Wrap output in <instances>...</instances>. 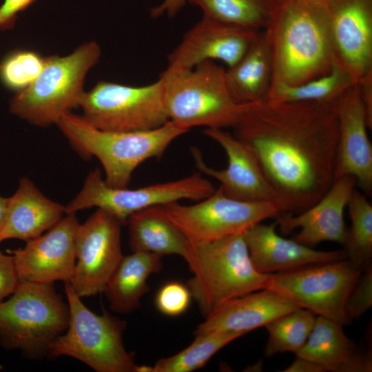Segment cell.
I'll return each mask as SVG.
<instances>
[{
  "label": "cell",
  "mask_w": 372,
  "mask_h": 372,
  "mask_svg": "<svg viewBox=\"0 0 372 372\" xmlns=\"http://www.w3.org/2000/svg\"><path fill=\"white\" fill-rule=\"evenodd\" d=\"M338 100L265 98L245 103L233 127L234 136L254 154L289 212L300 213L314 205L334 181Z\"/></svg>",
  "instance_id": "1"
},
{
  "label": "cell",
  "mask_w": 372,
  "mask_h": 372,
  "mask_svg": "<svg viewBox=\"0 0 372 372\" xmlns=\"http://www.w3.org/2000/svg\"><path fill=\"white\" fill-rule=\"evenodd\" d=\"M272 87L296 85L327 74L334 61L325 3L280 0L267 27Z\"/></svg>",
  "instance_id": "2"
},
{
  "label": "cell",
  "mask_w": 372,
  "mask_h": 372,
  "mask_svg": "<svg viewBox=\"0 0 372 372\" xmlns=\"http://www.w3.org/2000/svg\"><path fill=\"white\" fill-rule=\"evenodd\" d=\"M183 258L193 273L187 287L205 318L229 300L267 288L269 274L254 267L243 234L188 240Z\"/></svg>",
  "instance_id": "3"
},
{
  "label": "cell",
  "mask_w": 372,
  "mask_h": 372,
  "mask_svg": "<svg viewBox=\"0 0 372 372\" xmlns=\"http://www.w3.org/2000/svg\"><path fill=\"white\" fill-rule=\"evenodd\" d=\"M56 125L81 156L99 160L105 183L114 187H127L138 166L161 158L174 140L188 132L171 121L149 131H105L71 112L63 115Z\"/></svg>",
  "instance_id": "4"
},
{
  "label": "cell",
  "mask_w": 372,
  "mask_h": 372,
  "mask_svg": "<svg viewBox=\"0 0 372 372\" xmlns=\"http://www.w3.org/2000/svg\"><path fill=\"white\" fill-rule=\"evenodd\" d=\"M68 304L54 283L19 282L0 303V344L30 358L48 357L52 343L67 329Z\"/></svg>",
  "instance_id": "5"
},
{
  "label": "cell",
  "mask_w": 372,
  "mask_h": 372,
  "mask_svg": "<svg viewBox=\"0 0 372 372\" xmlns=\"http://www.w3.org/2000/svg\"><path fill=\"white\" fill-rule=\"evenodd\" d=\"M169 120L189 131L191 127L223 129L238 122L245 103L231 96L225 70L213 61H205L193 69H167L159 77Z\"/></svg>",
  "instance_id": "6"
},
{
  "label": "cell",
  "mask_w": 372,
  "mask_h": 372,
  "mask_svg": "<svg viewBox=\"0 0 372 372\" xmlns=\"http://www.w3.org/2000/svg\"><path fill=\"white\" fill-rule=\"evenodd\" d=\"M100 54L99 45L90 41L68 56L45 57L34 81L10 100V112L35 125L56 124L63 115L80 106L85 77Z\"/></svg>",
  "instance_id": "7"
},
{
  "label": "cell",
  "mask_w": 372,
  "mask_h": 372,
  "mask_svg": "<svg viewBox=\"0 0 372 372\" xmlns=\"http://www.w3.org/2000/svg\"><path fill=\"white\" fill-rule=\"evenodd\" d=\"M65 293L70 310L65 331L51 344L48 358L65 355L74 358L97 372H134V353L123 342L125 320L104 311H90L65 282Z\"/></svg>",
  "instance_id": "8"
},
{
  "label": "cell",
  "mask_w": 372,
  "mask_h": 372,
  "mask_svg": "<svg viewBox=\"0 0 372 372\" xmlns=\"http://www.w3.org/2000/svg\"><path fill=\"white\" fill-rule=\"evenodd\" d=\"M200 201L192 205L172 202L153 208L193 241L243 234L266 219L289 211L282 202L238 200L226 196L219 187Z\"/></svg>",
  "instance_id": "9"
},
{
  "label": "cell",
  "mask_w": 372,
  "mask_h": 372,
  "mask_svg": "<svg viewBox=\"0 0 372 372\" xmlns=\"http://www.w3.org/2000/svg\"><path fill=\"white\" fill-rule=\"evenodd\" d=\"M361 273L345 258L270 273L267 288L316 316L344 326L351 322L346 303Z\"/></svg>",
  "instance_id": "10"
},
{
  "label": "cell",
  "mask_w": 372,
  "mask_h": 372,
  "mask_svg": "<svg viewBox=\"0 0 372 372\" xmlns=\"http://www.w3.org/2000/svg\"><path fill=\"white\" fill-rule=\"evenodd\" d=\"M215 190L213 184L200 173L138 189L114 187L105 183L101 171L96 168L87 174L81 191L65 206V212L76 214L95 207L124 224L131 215L149 207L183 199L200 201Z\"/></svg>",
  "instance_id": "11"
},
{
  "label": "cell",
  "mask_w": 372,
  "mask_h": 372,
  "mask_svg": "<svg viewBox=\"0 0 372 372\" xmlns=\"http://www.w3.org/2000/svg\"><path fill=\"white\" fill-rule=\"evenodd\" d=\"M80 106L84 118L105 131H149L169 121L160 78L140 87L99 81L84 92Z\"/></svg>",
  "instance_id": "12"
},
{
  "label": "cell",
  "mask_w": 372,
  "mask_h": 372,
  "mask_svg": "<svg viewBox=\"0 0 372 372\" xmlns=\"http://www.w3.org/2000/svg\"><path fill=\"white\" fill-rule=\"evenodd\" d=\"M121 222L101 209L79 224L75 235L76 264L69 282L81 298L103 292L123 257Z\"/></svg>",
  "instance_id": "13"
},
{
  "label": "cell",
  "mask_w": 372,
  "mask_h": 372,
  "mask_svg": "<svg viewBox=\"0 0 372 372\" xmlns=\"http://www.w3.org/2000/svg\"><path fill=\"white\" fill-rule=\"evenodd\" d=\"M75 214H65L47 233L11 251L19 282H69L76 264Z\"/></svg>",
  "instance_id": "14"
},
{
  "label": "cell",
  "mask_w": 372,
  "mask_h": 372,
  "mask_svg": "<svg viewBox=\"0 0 372 372\" xmlns=\"http://www.w3.org/2000/svg\"><path fill=\"white\" fill-rule=\"evenodd\" d=\"M204 134L222 147L227 156L228 165L223 169L211 167L205 163L200 151L192 147L195 165L200 173L219 181V188L226 196L242 201L285 203L265 177L254 154L243 143L220 128H206Z\"/></svg>",
  "instance_id": "15"
},
{
  "label": "cell",
  "mask_w": 372,
  "mask_h": 372,
  "mask_svg": "<svg viewBox=\"0 0 372 372\" xmlns=\"http://www.w3.org/2000/svg\"><path fill=\"white\" fill-rule=\"evenodd\" d=\"M260 32L203 16L168 56L167 69L189 70L208 60H219L231 68L242 58Z\"/></svg>",
  "instance_id": "16"
},
{
  "label": "cell",
  "mask_w": 372,
  "mask_h": 372,
  "mask_svg": "<svg viewBox=\"0 0 372 372\" xmlns=\"http://www.w3.org/2000/svg\"><path fill=\"white\" fill-rule=\"evenodd\" d=\"M334 58L356 83L372 72V0L325 2Z\"/></svg>",
  "instance_id": "17"
},
{
  "label": "cell",
  "mask_w": 372,
  "mask_h": 372,
  "mask_svg": "<svg viewBox=\"0 0 372 372\" xmlns=\"http://www.w3.org/2000/svg\"><path fill=\"white\" fill-rule=\"evenodd\" d=\"M338 143L334 180L344 176L355 178L356 186L369 196L372 192V145L366 115L358 83L338 100Z\"/></svg>",
  "instance_id": "18"
},
{
  "label": "cell",
  "mask_w": 372,
  "mask_h": 372,
  "mask_svg": "<svg viewBox=\"0 0 372 372\" xmlns=\"http://www.w3.org/2000/svg\"><path fill=\"white\" fill-rule=\"evenodd\" d=\"M356 187L353 177L344 176L333 181L324 195L314 205L294 215L282 213L276 218L284 234L298 228L294 240L313 247L324 241L344 245L347 229L344 211L353 191Z\"/></svg>",
  "instance_id": "19"
},
{
  "label": "cell",
  "mask_w": 372,
  "mask_h": 372,
  "mask_svg": "<svg viewBox=\"0 0 372 372\" xmlns=\"http://www.w3.org/2000/svg\"><path fill=\"white\" fill-rule=\"evenodd\" d=\"M277 222L258 223L243 233L250 260L259 273L270 274L347 258L344 250L318 251L278 235Z\"/></svg>",
  "instance_id": "20"
},
{
  "label": "cell",
  "mask_w": 372,
  "mask_h": 372,
  "mask_svg": "<svg viewBox=\"0 0 372 372\" xmlns=\"http://www.w3.org/2000/svg\"><path fill=\"white\" fill-rule=\"evenodd\" d=\"M298 308L276 291L262 289L223 302L205 318L194 334L218 331L246 334Z\"/></svg>",
  "instance_id": "21"
},
{
  "label": "cell",
  "mask_w": 372,
  "mask_h": 372,
  "mask_svg": "<svg viewBox=\"0 0 372 372\" xmlns=\"http://www.w3.org/2000/svg\"><path fill=\"white\" fill-rule=\"evenodd\" d=\"M65 214V206L46 197L30 179L23 177L15 193L8 198L0 242L10 238L25 242L36 238Z\"/></svg>",
  "instance_id": "22"
},
{
  "label": "cell",
  "mask_w": 372,
  "mask_h": 372,
  "mask_svg": "<svg viewBox=\"0 0 372 372\" xmlns=\"http://www.w3.org/2000/svg\"><path fill=\"white\" fill-rule=\"evenodd\" d=\"M311 360L324 371L369 372L371 357L361 351L344 333L342 325L317 316L303 347L296 354Z\"/></svg>",
  "instance_id": "23"
},
{
  "label": "cell",
  "mask_w": 372,
  "mask_h": 372,
  "mask_svg": "<svg viewBox=\"0 0 372 372\" xmlns=\"http://www.w3.org/2000/svg\"><path fill=\"white\" fill-rule=\"evenodd\" d=\"M273 78L271 45L266 32L262 30L242 58L225 70L226 85L237 103H247L267 98Z\"/></svg>",
  "instance_id": "24"
},
{
  "label": "cell",
  "mask_w": 372,
  "mask_h": 372,
  "mask_svg": "<svg viewBox=\"0 0 372 372\" xmlns=\"http://www.w3.org/2000/svg\"><path fill=\"white\" fill-rule=\"evenodd\" d=\"M161 258L162 256L140 251L122 258L103 291L112 311L129 313L140 307L142 296L149 289L147 280L161 269Z\"/></svg>",
  "instance_id": "25"
},
{
  "label": "cell",
  "mask_w": 372,
  "mask_h": 372,
  "mask_svg": "<svg viewBox=\"0 0 372 372\" xmlns=\"http://www.w3.org/2000/svg\"><path fill=\"white\" fill-rule=\"evenodd\" d=\"M130 245L132 251H145L160 256H185L187 238L153 207L138 211L129 218Z\"/></svg>",
  "instance_id": "26"
},
{
  "label": "cell",
  "mask_w": 372,
  "mask_h": 372,
  "mask_svg": "<svg viewBox=\"0 0 372 372\" xmlns=\"http://www.w3.org/2000/svg\"><path fill=\"white\" fill-rule=\"evenodd\" d=\"M355 83L351 73L334 58L327 74L296 85L274 86L267 98L282 102L329 103L338 100Z\"/></svg>",
  "instance_id": "27"
},
{
  "label": "cell",
  "mask_w": 372,
  "mask_h": 372,
  "mask_svg": "<svg viewBox=\"0 0 372 372\" xmlns=\"http://www.w3.org/2000/svg\"><path fill=\"white\" fill-rule=\"evenodd\" d=\"M203 16L256 30L268 25L280 0H187Z\"/></svg>",
  "instance_id": "28"
},
{
  "label": "cell",
  "mask_w": 372,
  "mask_h": 372,
  "mask_svg": "<svg viewBox=\"0 0 372 372\" xmlns=\"http://www.w3.org/2000/svg\"><path fill=\"white\" fill-rule=\"evenodd\" d=\"M347 207L351 226L347 229L344 251L347 258L363 272L372 266V205L366 196L355 188Z\"/></svg>",
  "instance_id": "29"
},
{
  "label": "cell",
  "mask_w": 372,
  "mask_h": 372,
  "mask_svg": "<svg viewBox=\"0 0 372 372\" xmlns=\"http://www.w3.org/2000/svg\"><path fill=\"white\" fill-rule=\"evenodd\" d=\"M316 318L311 311L300 307L269 322L265 326L269 338L265 355L270 358L285 352L296 354L307 340Z\"/></svg>",
  "instance_id": "30"
},
{
  "label": "cell",
  "mask_w": 372,
  "mask_h": 372,
  "mask_svg": "<svg viewBox=\"0 0 372 372\" xmlns=\"http://www.w3.org/2000/svg\"><path fill=\"white\" fill-rule=\"evenodd\" d=\"M243 335L227 331L196 335L194 342L183 351L158 360L153 366L154 372H190L200 369L220 349Z\"/></svg>",
  "instance_id": "31"
},
{
  "label": "cell",
  "mask_w": 372,
  "mask_h": 372,
  "mask_svg": "<svg viewBox=\"0 0 372 372\" xmlns=\"http://www.w3.org/2000/svg\"><path fill=\"white\" fill-rule=\"evenodd\" d=\"M44 59L34 51H14L0 62V81L10 90L21 91L37 78L43 68Z\"/></svg>",
  "instance_id": "32"
},
{
  "label": "cell",
  "mask_w": 372,
  "mask_h": 372,
  "mask_svg": "<svg viewBox=\"0 0 372 372\" xmlns=\"http://www.w3.org/2000/svg\"><path fill=\"white\" fill-rule=\"evenodd\" d=\"M191 298L187 287L178 282H171L161 288L156 296L155 302L162 313L175 316L186 311Z\"/></svg>",
  "instance_id": "33"
},
{
  "label": "cell",
  "mask_w": 372,
  "mask_h": 372,
  "mask_svg": "<svg viewBox=\"0 0 372 372\" xmlns=\"http://www.w3.org/2000/svg\"><path fill=\"white\" fill-rule=\"evenodd\" d=\"M363 272L346 303V313L351 321L362 316L372 306V266Z\"/></svg>",
  "instance_id": "34"
},
{
  "label": "cell",
  "mask_w": 372,
  "mask_h": 372,
  "mask_svg": "<svg viewBox=\"0 0 372 372\" xmlns=\"http://www.w3.org/2000/svg\"><path fill=\"white\" fill-rule=\"evenodd\" d=\"M19 282L12 256L0 251V303L14 292Z\"/></svg>",
  "instance_id": "35"
},
{
  "label": "cell",
  "mask_w": 372,
  "mask_h": 372,
  "mask_svg": "<svg viewBox=\"0 0 372 372\" xmlns=\"http://www.w3.org/2000/svg\"><path fill=\"white\" fill-rule=\"evenodd\" d=\"M36 0H4L0 6V30L12 29L17 14Z\"/></svg>",
  "instance_id": "36"
},
{
  "label": "cell",
  "mask_w": 372,
  "mask_h": 372,
  "mask_svg": "<svg viewBox=\"0 0 372 372\" xmlns=\"http://www.w3.org/2000/svg\"><path fill=\"white\" fill-rule=\"evenodd\" d=\"M360 98L364 105L368 128L372 129V72L358 82Z\"/></svg>",
  "instance_id": "37"
},
{
  "label": "cell",
  "mask_w": 372,
  "mask_h": 372,
  "mask_svg": "<svg viewBox=\"0 0 372 372\" xmlns=\"http://www.w3.org/2000/svg\"><path fill=\"white\" fill-rule=\"evenodd\" d=\"M187 0H164L158 6L151 10L152 18H157L166 14L168 17H174L184 6Z\"/></svg>",
  "instance_id": "38"
},
{
  "label": "cell",
  "mask_w": 372,
  "mask_h": 372,
  "mask_svg": "<svg viewBox=\"0 0 372 372\" xmlns=\"http://www.w3.org/2000/svg\"><path fill=\"white\" fill-rule=\"evenodd\" d=\"M282 372H324L319 364L308 359L296 355L294 361Z\"/></svg>",
  "instance_id": "39"
},
{
  "label": "cell",
  "mask_w": 372,
  "mask_h": 372,
  "mask_svg": "<svg viewBox=\"0 0 372 372\" xmlns=\"http://www.w3.org/2000/svg\"><path fill=\"white\" fill-rule=\"evenodd\" d=\"M8 198L0 195V234L5 222L7 210Z\"/></svg>",
  "instance_id": "40"
},
{
  "label": "cell",
  "mask_w": 372,
  "mask_h": 372,
  "mask_svg": "<svg viewBox=\"0 0 372 372\" xmlns=\"http://www.w3.org/2000/svg\"><path fill=\"white\" fill-rule=\"evenodd\" d=\"M134 372H154L153 366L136 364Z\"/></svg>",
  "instance_id": "41"
},
{
  "label": "cell",
  "mask_w": 372,
  "mask_h": 372,
  "mask_svg": "<svg viewBox=\"0 0 372 372\" xmlns=\"http://www.w3.org/2000/svg\"><path fill=\"white\" fill-rule=\"evenodd\" d=\"M317 1H319L322 2V3H325L328 0H317Z\"/></svg>",
  "instance_id": "42"
}]
</instances>
